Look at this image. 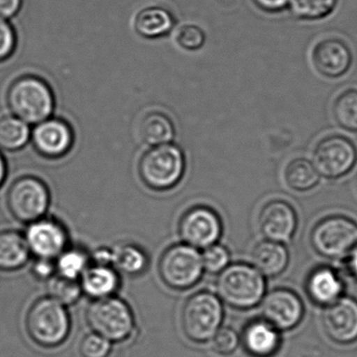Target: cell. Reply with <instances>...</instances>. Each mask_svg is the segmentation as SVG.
Wrapping results in <instances>:
<instances>
[{
    "mask_svg": "<svg viewBox=\"0 0 357 357\" xmlns=\"http://www.w3.org/2000/svg\"><path fill=\"white\" fill-rule=\"evenodd\" d=\"M22 0H0V17L8 18L17 14Z\"/></svg>",
    "mask_w": 357,
    "mask_h": 357,
    "instance_id": "cell-40",
    "label": "cell"
},
{
    "mask_svg": "<svg viewBox=\"0 0 357 357\" xmlns=\"http://www.w3.org/2000/svg\"><path fill=\"white\" fill-rule=\"evenodd\" d=\"M356 189H357V175H356Z\"/></svg>",
    "mask_w": 357,
    "mask_h": 357,
    "instance_id": "cell-43",
    "label": "cell"
},
{
    "mask_svg": "<svg viewBox=\"0 0 357 357\" xmlns=\"http://www.w3.org/2000/svg\"><path fill=\"white\" fill-rule=\"evenodd\" d=\"M31 138L29 125L15 115L0 117V149L16 151Z\"/></svg>",
    "mask_w": 357,
    "mask_h": 357,
    "instance_id": "cell-26",
    "label": "cell"
},
{
    "mask_svg": "<svg viewBox=\"0 0 357 357\" xmlns=\"http://www.w3.org/2000/svg\"><path fill=\"white\" fill-rule=\"evenodd\" d=\"M175 24L173 14L161 6H148L136 15V33L146 39H159L169 35Z\"/></svg>",
    "mask_w": 357,
    "mask_h": 357,
    "instance_id": "cell-22",
    "label": "cell"
},
{
    "mask_svg": "<svg viewBox=\"0 0 357 357\" xmlns=\"http://www.w3.org/2000/svg\"><path fill=\"white\" fill-rule=\"evenodd\" d=\"M254 3L268 13H278L289 6V0H253Z\"/></svg>",
    "mask_w": 357,
    "mask_h": 357,
    "instance_id": "cell-38",
    "label": "cell"
},
{
    "mask_svg": "<svg viewBox=\"0 0 357 357\" xmlns=\"http://www.w3.org/2000/svg\"><path fill=\"white\" fill-rule=\"evenodd\" d=\"M119 283V276L112 266H89L79 279L83 293L94 300L112 297Z\"/></svg>",
    "mask_w": 357,
    "mask_h": 357,
    "instance_id": "cell-21",
    "label": "cell"
},
{
    "mask_svg": "<svg viewBox=\"0 0 357 357\" xmlns=\"http://www.w3.org/2000/svg\"><path fill=\"white\" fill-rule=\"evenodd\" d=\"M112 266L128 276H138L148 268L149 258L144 251L134 245H123L112 249Z\"/></svg>",
    "mask_w": 357,
    "mask_h": 357,
    "instance_id": "cell-25",
    "label": "cell"
},
{
    "mask_svg": "<svg viewBox=\"0 0 357 357\" xmlns=\"http://www.w3.org/2000/svg\"><path fill=\"white\" fill-rule=\"evenodd\" d=\"M47 291L48 297L64 306L77 303L83 293L79 281L69 280L56 274L47 281Z\"/></svg>",
    "mask_w": 357,
    "mask_h": 357,
    "instance_id": "cell-31",
    "label": "cell"
},
{
    "mask_svg": "<svg viewBox=\"0 0 357 357\" xmlns=\"http://www.w3.org/2000/svg\"><path fill=\"white\" fill-rule=\"evenodd\" d=\"M322 324L329 339L341 345L357 341V301L354 298L341 297L325 307Z\"/></svg>",
    "mask_w": 357,
    "mask_h": 357,
    "instance_id": "cell-14",
    "label": "cell"
},
{
    "mask_svg": "<svg viewBox=\"0 0 357 357\" xmlns=\"http://www.w3.org/2000/svg\"><path fill=\"white\" fill-rule=\"evenodd\" d=\"M56 275L79 281L85 270L89 268V257L85 252L79 249H68L60 254L54 260Z\"/></svg>",
    "mask_w": 357,
    "mask_h": 357,
    "instance_id": "cell-28",
    "label": "cell"
},
{
    "mask_svg": "<svg viewBox=\"0 0 357 357\" xmlns=\"http://www.w3.org/2000/svg\"><path fill=\"white\" fill-rule=\"evenodd\" d=\"M6 171H8V169H6V159L0 153V187L3 184L4 180H6Z\"/></svg>",
    "mask_w": 357,
    "mask_h": 357,
    "instance_id": "cell-42",
    "label": "cell"
},
{
    "mask_svg": "<svg viewBox=\"0 0 357 357\" xmlns=\"http://www.w3.org/2000/svg\"><path fill=\"white\" fill-rule=\"evenodd\" d=\"M16 35L12 25L0 17V61L6 60L14 52Z\"/></svg>",
    "mask_w": 357,
    "mask_h": 357,
    "instance_id": "cell-36",
    "label": "cell"
},
{
    "mask_svg": "<svg viewBox=\"0 0 357 357\" xmlns=\"http://www.w3.org/2000/svg\"><path fill=\"white\" fill-rule=\"evenodd\" d=\"M113 252L112 249L100 247L96 249L92 255V261L94 265L112 266Z\"/></svg>",
    "mask_w": 357,
    "mask_h": 357,
    "instance_id": "cell-39",
    "label": "cell"
},
{
    "mask_svg": "<svg viewBox=\"0 0 357 357\" xmlns=\"http://www.w3.org/2000/svg\"><path fill=\"white\" fill-rule=\"evenodd\" d=\"M82 357H108L112 349V343L96 333H89L79 343Z\"/></svg>",
    "mask_w": 357,
    "mask_h": 357,
    "instance_id": "cell-35",
    "label": "cell"
},
{
    "mask_svg": "<svg viewBox=\"0 0 357 357\" xmlns=\"http://www.w3.org/2000/svg\"><path fill=\"white\" fill-rule=\"evenodd\" d=\"M262 320L277 330H291L301 322L304 306L297 293L279 289L268 293L261 301Z\"/></svg>",
    "mask_w": 357,
    "mask_h": 357,
    "instance_id": "cell-13",
    "label": "cell"
},
{
    "mask_svg": "<svg viewBox=\"0 0 357 357\" xmlns=\"http://www.w3.org/2000/svg\"><path fill=\"white\" fill-rule=\"evenodd\" d=\"M310 241L319 255L342 259L357 247V224L344 216H329L316 224Z\"/></svg>",
    "mask_w": 357,
    "mask_h": 357,
    "instance_id": "cell-9",
    "label": "cell"
},
{
    "mask_svg": "<svg viewBox=\"0 0 357 357\" xmlns=\"http://www.w3.org/2000/svg\"><path fill=\"white\" fill-rule=\"evenodd\" d=\"M6 102L15 117L26 124H37L50 119L54 111L52 89L43 80L24 75L13 82L6 94Z\"/></svg>",
    "mask_w": 357,
    "mask_h": 357,
    "instance_id": "cell-3",
    "label": "cell"
},
{
    "mask_svg": "<svg viewBox=\"0 0 357 357\" xmlns=\"http://www.w3.org/2000/svg\"><path fill=\"white\" fill-rule=\"evenodd\" d=\"M224 309L218 296L199 291L185 302L181 314L183 333L189 341L202 344L210 342L220 328Z\"/></svg>",
    "mask_w": 357,
    "mask_h": 357,
    "instance_id": "cell-5",
    "label": "cell"
},
{
    "mask_svg": "<svg viewBox=\"0 0 357 357\" xmlns=\"http://www.w3.org/2000/svg\"><path fill=\"white\" fill-rule=\"evenodd\" d=\"M50 203L47 186L35 176L19 177L6 193V205L10 215L23 224L45 217Z\"/></svg>",
    "mask_w": 357,
    "mask_h": 357,
    "instance_id": "cell-8",
    "label": "cell"
},
{
    "mask_svg": "<svg viewBox=\"0 0 357 357\" xmlns=\"http://www.w3.org/2000/svg\"><path fill=\"white\" fill-rule=\"evenodd\" d=\"M357 161V151L351 140L345 136H331L317 145L312 165L319 175L339 178L347 174Z\"/></svg>",
    "mask_w": 357,
    "mask_h": 357,
    "instance_id": "cell-10",
    "label": "cell"
},
{
    "mask_svg": "<svg viewBox=\"0 0 357 357\" xmlns=\"http://www.w3.org/2000/svg\"><path fill=\"white\" fill-rule=\"evenodd\" d=\"M320 180L314 165L307 159H297L287 165L285 169V182L287 186L298 192L312 190Z\"/></svg>",
    "mask_w": 357,
    "mask_h": 357,
    "instance_id": "cell-27",
    "label": "cell"
},
{
    "mask_svg": "<svg viewBox=\"0 0 357 357\" xmlns=\"http://www.w3.org/2000/svg\"><path fill=\"white\" fill-rule=\"evenodd\" d=\"M347 266L351 276L357 280V247L347 256Z\"/></svg>",
    "mask_w": 357,
    "mask_h": 357,
    "instance_id": "cell-41",
    "label": "cell"
},
{
    "mask_svg": "<svg viewBox=\"0 0 357 357\" xmlns=\"http://www.w3.org/2000/svg\"><path fill=\"white\" fill-rule=\"evenodd\" d=\"M243 348L252 357H272L280 347V335L264 320H256L245 326L241 337Z\"/></svg>",
    "mask_w": 357,
    "mask_h": 357,
    "instance_id": "cell-18",
    "label": "cell"
},
{
    "mask_svg": "<svg viewBox=\"0 0 357 357\" xmlns=\"http://www.w3.org/2000/svg\"><path fill=\"white\" fill-rule=\"evenodd\" d=\"M140 138L150 146L169 144L175 138V126L162 111L150 110L142 115L138 125Z\"/></svg>",
    "mask_w": 357,
    "mask_h": 357,
    "instance_id": "cell-23",
    "label": "cell"
},
{
    "mask_svg": "<svg viewBox=\"0 0 357 357\" xmlns=\"http://www.w3.org/2000/svg\"><path fill=\"white\" fill-rule=\"evenodd\" d=\"M24 238L31 255L43 259L56 260L68 245L64 226L50 218H40L27 224Z\"/></svg>",
    "mask_w": 357,
    "mask_h": 357,
    "instance_id": "cell-12",
    "label": "cell"
},
{
    "mask_svg": "<svg viewBox=\"0 0 357 357\" xmlns=\"http://www.w3.org/2000/svg\"><path fill=\"white\" fill-rule=\"evenodd\" d=\"M289 255L282 243L264 240L254 247L252 251V266L264 277L279 276L289 265Z\"/></svg>",
    "mask_w": 357,
    "mask_h": 357,
    "instance_id": "cell-19",
    "label": "cell"
},
{
    "mask_svg": "<svg viewBox=\"0 0 357 357\" xmlns=\"http://www.w3.org/2000/svg\"><path fill=\"white\" fill-rule=\"evenodd\" d=\"M162 282L174 291H187L195 286L203 276L201 254L185 245H172L161 256L158 264Z\"/></svg>",
    "mask_w": 357,
    "mask_h": 357,
    "instance_id": "cell-7",
    "label": "cell"
},
{
    "mask_svg": "<svg viewBox=\"0 0 357 357\" xmlns=\"http://www.w3.org/2000/svg\"><path fill=\"white\" fill-rule=\"evenodd\" d=\"M86 318L92 331L111 343L126 341L135 328V319L131 308L114 296L94 300L88 307Z\"/></svg>",
    "mask_w": 357,
    "mask_h": 357,
    "instance_id": "cell-6",
    "label": "cell"
},
{
    "mask_svg": "<svg viewBox=\"0 0 357 357\" xmlns=\"http://www.w3.org/2000/svg\"><path fill=\"white\" fill-rule=\"evenodd\" d=\"M33 147L46 159L64 156L73 145V131L70 126L59 119H47L37 124L31 133Z\"/></svg>",
    "mask_w": 357,
    "mask_h": 357,
    "instance_id": "cell-15",
    "label": "cell"
},
{
    "mask_svg": "<svg viewBox=\"0 0 357 357\" xmlns=\"http://www.w3.org/2000/svg\"><path fill=\"white\" fill-rule=\"evenodd\" d=\"M184 153L177 145L152 147L139 161L140 178L148 188L167 191L177 186L185 172Z\"/></svg>",
    "mask_w": 357,
    "mask_h": 357,
    "instance_id": "cell-4",
    "label": "cell"
},
{
    "mask_svg": "<svg viewBox=\"0 0 357 357\" xmlns=\"http://www.w3.org/2000/svg\"><path fill=\"white\" fill-rule=\"evenodd\" d=\"M344 286L335 270L329 268L314 270L306 281V291L312 302L326 306L342 297Z\"/></svg>",
    "mask_w": 357,
    "mask_h": 357,
    "instance_id": "cell-20",
    "label": "cell"
},
{
    "mask_svg": "<svg viewBox=\"0 0 357 357\" xmlns=\"http://www.w3.org/2000/svg\"><path fill=\"white\" fill-rule=\"evenodd\" d=\"M333 111L340 127L348 131H357V90L350 89L340 94Z\"/></svg>",
    "mask_w": 357,
    "mask_h": 357,
    "instance_id": "cell-29",
    "label": "cell"
},
{
    "mask_svg": "<svg viewBox=\"0 0 357 357\" xmlns=\"http://www.w3.org/2000/svg\"><path fill=\"white\" fill-rule=\"evenodd\" d=\"M222 232L220 216L205 205L191 207L178 222V235L183 242L197 249H205L218 243Z\"/></svg>",
    "mask_w": 357,
    "mask_h": 357,
    "instance_id": "cell-11",
    "label": "cell"
},
{
    "mask_svg": "<svg viewBox=\"0 0 357 357\" xmlns=\"http://www.w3.org/2000/svg\"><path fill=\"white\" fill-rule=\"evenodd\" d=\"M25 329L37 345L58 347L66 341L70 333V318L66 306L50 297L38 299L27 310Z\"/></svg>",
    "mask_w": 357,
    "mask_h": 357,
    "instance_id": "cell-2",
    "label": "cell"
},
{
    "mask_svg": "<svg viewBox=\"0 0 357 357\" xmlns=\"http://www.w3.org/2000/svg\"><path fill=\"white\" fill-rule=\"evenodd\" d=\"M176 41L183 50L195 52L201 50L206 41L205 33L201 27L195 24L182 25L176 34Z\"/></svg>",
    "mask_w": 357,
    "mask_h": 357,
    "instance_id": "cell-33",
    "label": "cell"
},
{
    "mask_svg": "<svg viewBox=\"0 0 357 357\" xmlns=\"http://www.w3.org/2000/svg\"><path fill=\"white\" fill-rule=\"evenodd\" d=\"M31 257L24 235L16 231L0 232V270L13 272L20 270Z\"/></svg>",
    "mask_w": 357,
    "mask_h": 357,
    "instance_id": "cell-24",
    "label": "cell"
},
{
    "mask_svg": "<svg viewBox=\"0 0 357 357\" xmlns=\"http://www.w3.org/2000/svg\"><path fill=\"white\" fill-rule=\"evenodd\" d=\"M295 210L287 201H273L260 211L258 224L266 240L284 243L291 240L297 228Z\"/></svg>",
    "mask_w": 357,
    "mask_h": 357,
    "instance_id": "cell-16",
    "label": "cell"
},
{
    "mask_svg": "<svg viewBox=\"0 0 357 357\" xmlns=\"http://www.w3.org/2000/svg\"><path fill=\"white\" fill-rule=\"evenodd\" d=\"M201 257L204 270L212 275L220 274L230 263V253L218 243L204 249Z\"/></svg>",
    "mask_w": 357,
    "mask_h": 357,
    "instance_id": "cell-32",
    "label": "cell"
},
{
    "mask_svg": "<svg viewBox=\"0 0 357 357\" xmlns=\"http://www.w3.org/2000/svg\"><path fill=\"white\" fill-rule=\"evenodd\" d=\"M352 59L349 46L335 38L319 42L312 52L314 68L321 75L331 79L345 75L351 67Z\"/></svg>",
    "mask_w": 357,
    "mask_h": 357,
    "instance_id": "cell-17",
    "label": "cell"
},
{
    "mask_svg": "<svg viewBox=\"0 0 357 357\" xmlns=\"http://www.w3.org/2000/svg\"><path fill=\"white\" fill-rule=\"evenodd\" d=\"M241 339L230 327H220L210 340L212 350L220 356H230L238 348Z\"/></svg>",
    "mask_w": 357,
    "mask_h": 357,
    "instance_id": "cell-34",
    "label": "cell"
},
{
    "mask_svg": "<svg viewBox=\"0 0 357 357\" xmlns=\"http://www.w3.org/2000/svg\"><path fill=\"white\" fill-rule=\"evenodd\" d=\"M31 272L35 278L48 281L56 274V262L54 260L36 258L35 262L31 266Z\"/></svg>",
    "mask_w": 357,
    "mask_h": 357,
    "instance_id": "cell-37",
    "label": "cell"
},
{
    "mask_svg": "<svg viewBox=\"0 0 357 357\" xmlns=\"http://www.w3.org/2000/svg\"><path fill=\"white\" fill-rule=\"evenodd\" d=\"M216 289L220 301L230 307L251 309L261 303L266 293V280L249 264H231L218 274Z\"/></svg>",
    "mask_w": 357,
    "mask_h": 357,
    "instance_id": "cell-1",
    "label": "cell"
},
{
    "mask_svg": "<svg viewBox=\"0 0 357 357\" xmlns=\"http://www.w3.org/2000/svg\"><path fill=\"white\" fill-rule=\"evenodd\" d=\"M337 0H289V8L297 18L319 20L335 10Z\"/></svg>",
    "mask_w": 357,
    "mask_h": 357,
    "instance_id": "cell-30",
    "label": "cell"
}]
</instances>
